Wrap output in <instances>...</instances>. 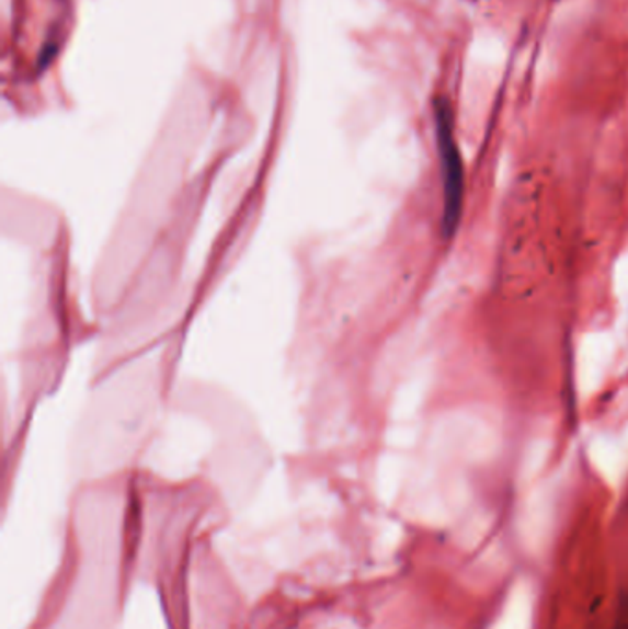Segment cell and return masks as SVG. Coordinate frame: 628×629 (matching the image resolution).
Segmentation results:
<instances>
[{"instance_id":"6da1fadb","label":"cell","mask_w":628,"mask_h":629,"mask_svg":"<svg viewBox=\"0 0 628 629\" xmlns=\"http://www.w3.org/2000/svg\"><path fill=\"white\" fill-rule=\"evenodd\" d=\"M435 137H437L441 179H443V230L452 238L459 229L465 205V168L457 146L452 111L448 103L438 100L435 105Z\"/></svg>"}]
</instances>
